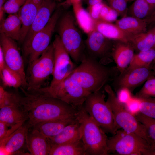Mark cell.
I'll return each mask as SVG.
<instances>
[{"instance_id":"6da1fadb","label":"cell","mask_w":155,"mask_h":155,"mask_svg":"<svg viewBox=\"0 0 155 155\" xmlns=\"http://www.w3.org/2000/svg\"><path fill=\"white\" fill-rule=\"evenodd\" d=\"M19 95V105L25 114L29 128L44 121L75 117L77 109L59 99L26 91Z\"/></svg>"},{"instance_id":"7a4b0ae2","label":"cell","mask_w":155,"mask_h":155,"mask_svg":"<svg viewBox=\"0 0 155 155\" xmlns=\"http://www.w3.org/2000/svg\"><path fill=\"white\" fill-rule=\"evenodd\" d=\"M114 69L86 55L67 77L90 93L100 90L115 75Z\"/></svg>"},{"instance_id":"3957f363","label":"cell","mask_w":155,"mask_h":155,"mask_svg":"<svg viewBox=\"0 0 155 155\" xmlns=\"http://www.w3.org/2000/svg\"><path fill=\"white\" fill-rule=\"evenodd\" d=\"M75 117L80 125L81 140L86 155H107L106 133L85 110L84 104L78 108Z\"/></svg>"},{"instance_id":"277c9868","label":"cell","mask_w":155,"mask_h":155,"mask_svg":"<svg viewBox=\"0 0 155 155\" xmlns=\"http://www.w3.org/2000/svg\"><path fill=\"white\" fill-rule=\"evenodd\" d=\"M57 26L58 35L73 61L80 63L86 55L84 42L71 12L65 13Z\"/></svg>"},{"instance_id":"5b68a950","label":"cell","mask_w":155,"mask_h":155,"mask_svg":"<svg viewBox=\"0 0 155 155\" xmlns=\"http://www.w3.org/2000/svg\"><path fill=\"white\" fill-rule=\"evenodd\" d=\"M104 89L107 94L106 102L111 110L119 128L134 133L150 144L152 140L149 137L144 126L119 100L111 86L106 84Z\"/></svg>"},{"instance_id":"8992f818","label":"cell","mask_w":155,"mask_h":155,"mask_svg":"<svg viewBox=\"0 0 155 155\" xmlns=\"http://www.w3.org/2000/svg\"><path fill=\"white\" fill-rule=\"evenodd\" d=\"M101 90L90 93L84 104L86 111L106 133L112 135L119 129Z\"/></svg>"},{"instance_id":"52a82bcc","label":"cell","mask_w":155,"mask_h":155,"mask_svg":"<svg viewBox=\"0 0 155 155\" xmlns=\"http://www.w3.org/2000/svg\"><path fill=\"white\" fill-rule=\"evenodd\" d=\"M108 152L121 155H144L150 147L149 143L136 134L118 129L113 135L108 138Z\"/></svg>"},{"instance_id":"ba28073f","label":"cell","mask_w":155,"mask_h":155,"mask_svg":"<svg viewBox=\"0 0 155 155\" xmlns=\"http://www.w3.org/2000/svg\"><path fill=\"white\" fill-rule=\"evenodd\" d=\"M54 65V49L53 43L41 55L28 65L26 74V90L32 92L41 88L50 75Z\"/></svg>"},{"instance_id":"9c48e42d","label":"cell","mask_w":155,"mask_h":155,"mask_svg":"<svg viewBox=\"0 0 155 155\" xmlns=\"http://www.w3.org/2000/svg\"><path fill=\"white\" fill-rule=\"evenodd\" d=\"M32 92L59 99L76 108L84 104L90 93L67 77L55 87H42Z\"/></svg>"},{"instance_id":"30bf717a","label":"cell","mask_w":155,"mask_h":155,"mask_svg":"<svg viewBox=\"0 0 155 155\" xmlns=\"http://www.w3.org/2000/svg\"><path fill=\"white\" fill-rule=\"evenodd\" d=\"M61 13L59 8L56 9L46 26L35 34L28 44L23 46V58L28 65L38 58L50 45Z\"/></svg>"},{"instance_id":"8fae6325","label":"cell","mask_w":155,"mask_h":155,"mask_svg":"<svg viewBox=\"0 0 155 155\" xmlns=\"http://www.w3.org/2000/svg\"><path fill=\"white\" fill-rule=\"evenodd\" d=\"M54 49V65L53 79L48 87H55L66 78L76 67V64L63 45L58 35L53 42Z\"/></svg>"},{"instance_id":"7c38bea8","label":"cell","mask_w":155,"mask_h":155,"mask_svg":"<svg viewBox=\"0 0 155 155\" xmlns=\"http://www.w3.org/2000/svg\"><path fill=\"white\" fill-rule=\"evenodd\" d=\"M112 40L94 30L88 34L84 42L86 55L106 65L111 61V57L114 45Z\"/></svg>"},{"instance_id":"4fadbf2b","label":"cell","mask_w":155,"mask_h":155,"mask_svg":"<svg viewBox=\"0 0 155 155\" xmlns=\"http://www.w3.org/2000/svg\"><path fill=\"white\" fill-rule=\"evenodd\" d=\"M15 40L0 33V42L4 54L6 65L21 77L24 85L27 86L26 73L24 68V62Z\"/></svg>"},{"instance_id":"5bb4252c","label":"cell","mask_w":155,"mask_h":155,"mask_svg":"<svg viewBox=\"0 0 155 155\" xmlns=\"http://www.w3.org/2000/svg\"><path fill=\"white\" fill-rule=\"evenodd\" d=\"M55 0H43L22 43L28 44L35 34L47 24L57 8Z\"/></svg>"},{"instance_id":"9a60e30c","label":"cell","mask_w":155,"mask_h":155,"mask_svg":"<svg viewBox=\"0 0 155 155\" xmlns=\"http://www.w3.org/2000/svg\"><path fill=\"white\" fill-rule=\"evenodd\" d=\"M43 0H27L18 13L22 22L20 42L23 43Z\"/></svg>"},{"instance_id":"2e32d148","label":"cell","mask_w":155,"mask_h":155,"mask_svg":"<svg viewBox=\"0 0 155 155\" xmlns=\"http://www.w3.org/2000/svg\"><path fill=\"white\" fill-rule=\"evenodd\" d=\"M119 42L114 43L112 57L121 75L129 65L135 54L134 49L129 43Z\"/></svg>"},{"instance_id":"e0dca14e","label":"cell","mask_w":155,"mask_h":155,"mask_svg":"<svg viewBox=\"0 0 155 155\" xmlns=\"http://www.w3.org/2000/svg\"><path fill=\"white\" fill-rule=\"evenodd\" d=\"M119 79V84L121 88L129 90L146 81L151 75L150 67H144L125 70Z\"/></svg>"},{"instance_id":"ac0fdd59","label":"cell","mask_w":155,"mask_h":155,"mask_svg":"<svg viewBox=\"0 0 155 155\" xmlns=\"http://www.w3.org/2000/svg\"><path fill=\"white\" fill-rule=\"evenodd\" d=\"M26 142L30 155L49 154L50 147L48 138L36 129L28 131Z\"/></svg>"},{"instance_id":"d6986e66","label":"cell","mask_w":155,"mask_h":155,"mask_svg":"<svg viewBox=\"0 0 155 155\" xmlns=\"http://www.w3.org/2000/svg\"><path fill=\"white\" fill-rule=\"evenodd\" d=\"M77 121L75 117L50 120L39 123L32 129H36L47 138H50L58 135L67 125Z\"/></svg>"},{"instance_id":"ffe728a7","label":"cell","mask_w":155,"mask_h":155,"mask_svg":"<svg viewBox=\"0 0 155 155\" xmlns=\"http://www.w3.org/2000/svg\"><path fill=\"white\" fill-rule=\"evenodd\" d=\"M29 127L27 123L17 129L2 144L0 149L8 154L17 152L23 146L28 133Z\"/></svg>"},{"instance_id":"44dd1931","label":"cell","mask_w":155,"mask_h":155,"mask_svg":"<svg viewBox=\"0 0 155 155\" xmlns=\"http://www.w3.org/2000/svg\"><path fill=\"white\" fill-rule=\"evenodd\" d=\"M81 126L78 121L66 126L56 136L48 138L50 146L71 142L81 140Z\"/></svg>"},{"instance_id":"7402d4cb","label":"cell","mask_w":155,"mask_h":155,"mask_svg":"<svg viewBox=\"0 0 155 155\" xmlns=\"http://www.w3.org/2000/svg\"><path fill=\"white\" fill-rule=\"evenodd\" d=\"M95 30L108 39L128 43L129 36L115 24L100 20H95Z\"/></svg>"},{"instance_id":"603a6c76","label":"cell","mask_w":155,"mask_h":155,"mask_svg":"<svg viewBox=\"0 0 155 155\" xmlns=\"http://www.w3.org/2000/svg\"><path fill=\"white\" fill-rule=\"evenodd\" d=\"M115 22V24L129 36L146 32L148 24L146 19L130 16L123 17Z\"/></svg>"},{"instance_id":"cb8c5ba5","label":"cell","mask_w":155,"mask_h":155,"mask_svg":"<svg viewBox=\"0 0 155 155\" xmlns=\"http://www.w3.org/2000/svg\"><path fill=\"white\" fill-rule=\"evenodd\" d=\"M22 26L21 20L18 13L9 14L0 21V33L19 42Z\"/></svg>"},{"instance_id":"d4e9b609","label":"cell","mask_w":155,"mask_h":155,"mask_svg":"<svg viewBox=\"0 0 155 155\" xmlns=\"http://www.w3.org/2000/svg\"><path fill=\"white\" fill-rule=\"evenodd\" d=\"M76 22L81 29L88 34L95 30V20L82 7L81 2H71Z\"/></svg>"},{"instance_id":"484cf974","label":"cell","mask_w":155,"mask_h":155,"mask_svg":"<svg viewBox=\"0 0 155 155\" xmlns=\"http://www.w3.org/2000/svg\"><path fill=\"white\" fill-rule=\"evenodd\" d=\"M0 121L11 127L27 119L22 109L18 106H7L0 108Z\"/></svg>"},{"instance_id":"4316f807","label":"cell","mask_w":155,"mask_h":155,"mask_svg":"<svg viewBox=\"0 0 155 155\" xmlns=\"http://www.w3.org/2000/svg\"><path fill=\"white\" fill-rule=\"evenodd\" d=\"M49 155H86L81 140L50 146Z\"/></svg>"},{"instance_id":"83f0119b","label":"cell","mask_w":155,"mask_h":155,"mask_svg":"<svg viewBox=\"0 0 155 155\" xmlns=\"http://www.w3.org/2000/svg\"><path fill=\"white\" fill-rule=\"evenodd\" d=\"M128 43L134 49L140 51L148 50L155 47L151 30L129 36Z\"/></svg>"},{"instance_id":"f1b7e54d","label":"cell","mask_w":155,"mask_h":155,"mask_svg":"<svg viewBox=\"0 0 155 155\" xmlns=\"http://www.w3.org/2000/svg\"><path fill=\"white\" fill-rule=\"evenodd\" d=\"M155 60V47L146 51H140L138 53L134 54L126 70L138 67H150Z\"/></svg>"},{"instance_id":"f546056e","label":"cell","mask_w":155,"mask_h":155,"mask_svg":"<svg viewBox=\"0 0 155 155\" xmlns=\"http://www.w3.org/2000/svg\"><path fill=\"white\" fill-rule=\"evenodd\" d=\"M152 11L146 0H135L128 9L127 13L130 16L143 19L148 18Z\"/></svg>"},{"instance_id":"4dcf8cb0","label":"cell","mask_w":155,"mask_h":155,"mask_svg":"<svg viewBox=\"0 0 155 155\" xmlns=\"http://www.w3.org/2000/svg\"><path fill=\"white\" fill-rule=\"evenodd\" d=\"M0 76L5 86L14 88H24V84L21 77L6 65L0 72Z\"/></svg>"},{"instance_id":"1f68e13d","label":"cell","mask_w":155,"mask_h":155,"mask_svg":"<svg viewBox=\"0 0 155 155\" xmlns=\"http://www.w3.org/2000/svg\"><path fill=\"white\" fill-rule=\"evenodd\" d=\"M137 98L139 100L140 112L147 117L155 119V98Z\"/></svg>"},{"instance_id":"d6a6232c","label":"cell","mask_w":155,"mask_h":155,"mask_svg":"<svg viewBox=\"0 0 155 155\" xmlns=\"http://www.w3.org/2000/svg\"><path fill=\"white\" fill-rule=\"evenodd\" d=\"M19 95L8 92L0 86V108L7 106H19Z\"/></svg>"},{"instance_id":"836d02e7","label":"cell","mask_w":155,"mask_h":155,"mask_svg":"<svg viewBox=\"0 0 155 155\" xmlns=\"http://www.w3.org/2000/svg\"><path fill=\"white\" fill-rule=\"evenodd\" d=\"M138 98H155V76L150 75L136 94Z\"/></svg>"},{"instance_id":"e575fe53","label":"cell","mask_w":155,"mask_h":155,"mask_svg":"<svg viewBox=\"0 0 155 155\" xmlns=\"http://www.w3.org/2000/svg\"><path fill=\"white\" fill-rule=\"evenodd\" d=\"M135 115L144 126L149 137L155 141V119L147 117L140 112Z\"/></svg>"},{"instance_id":"d590c367","label":"cell","mask_w":155,"mask_h":155,"mask_svg":"<svg viewBox=\"0 0 155 155\" xmlns=\"http://www.w3.org/2000/svg\"><path fill=\"white\" fill-rule=\"evenodd\" d=\"M27 0H7L3 6V13L9 14L17 13Z\"/></svg>"},{"instance_id":"8d00e7d4","label":"cell","mask_w":155,"mask_h":155,"mask_svg":"<svg viewBox=\"0 0 155 155\" xmlns=\"http://www.w3.org/2000/svg\"><path fill=\"white\" fill-rule=\"evenodd\" d=\"M109 6L122 17L127 13V0H106Z\"/></svg>"},{"instance_id":"74e56055","label":"cell","mask_w":155,"mask_h":155,"mask_svg":"<svg viewBox=\"0 0 155 155\" xmlns=\"http://www.w3.org/2000/svg\"><path fill=\"white\" fill-rule=\"evenodd\" d=\"M104 3L102 2L88 6V11L94 20H99L101 9Z\"/></svg>"},{"instance_id":"f35d334b","label":"cell","mask_w":155,"mask_h":155,"mask_svg":"<svg viewBox=\"0 0 155 155\" xmlns=\"http://www.w3.org/2000/svg\"><path fill=\"white\" fill-rule=\"evenodd\" d=\"M117 96L119 100L123 103H127L131 98L129 90L125 88H121Z\"/></svg>"},{"instance_id":"ab89813d","label":"cell","mask_w":155,"mask_h":155,"mask_svg":"<svg viewBox=\"0 0 155 155\" xmlns=\"http://www.w3.org/2000/svg\"><path fill=\"white\" fill-rule=\"evenodd\" d=\"M9 127L4 123L0 121V140H2L6 133Z\"/></svg>"},{"instance_id":"60d3db41","label":"cell","mask_w":155,"mask_h":155,"mask_svg":"<svg viewBox=\"0 0 155 155\" xmlns=\"http://www.w3.org/2000/svg\"><path fill=\"white\" fill-rule=\"evenodd\" d=\"M5 60L2 48L0 46V72L6 66Z\"/></svg>"},{"instance_id":"b9f144b4","label":"cell","mask_w":155,"mask_h":155,"mask_svg":"<svg viewBox=\"0 0 155 155\" xmlns=\"http://www.w3.org/2000/svg\"><path fill=\"white\" fill-rule=\"evenodd\" d=\"M145 155H155V141L152 140Z\"/></svg>"},{"instance_id":"7bdbcfd3","label":"cell","mask_w":155,"mask_h":155,"mask_svg":"<svg viewBox=\"0 0 155 155\" xmlns=\"http://www.w3.org/2000/svg\"><path fill=\"white\" fill-rule=\"evenodd\" d=\"M145 19L148 24L155 23V8L150 15Z\"/></svg>"},{"instance_id":"ee69618b","label":"cell","mask_w":155,"mask_h":155,"mask_svg":"<svg viewBox=\"0 0 155 155\" xmlns=\"http://www.w3.org/2000/svg\"><path fill=\"white\" fill-rule=\"evenodd\" d=\"M7 0H0V21L3 19V13L2 11L3 6Z\"/></svg>"},{"instance_id":"f6af8a7d","label":"cell","mask_w":155,"mask_h":155,"mask_svg":"<svg viewBox=\"0 0 155 155\" xmlns=\"http://www.w3.org/2000/svg\"><path fill=\"white\" fill-rule=\"evenodd\" d=\"M103 0H86L88 6L92 5L102 2Z\"/></svg>"},{"instance_id":"bcb514c9","label":"cell","mask_w":155,"mask_h":155,"mask_svg":"<svg viewBox=\"0 0 155 155\" xmlns=\"http://www.w3.org/2000/svg\"><path fill=\"white\" fill-rule=\"evenodd\" d=\"M153 11L155 8V0H146Z\"/></svg>"},{"instance_id":"7dc6e473","label":"cell","mask_w":155,"mask_h":155,"mask_svg":"<svg viewBox=\"0 0 155 155\" xmlns=\"http://www.w3.org/2000/svg\"><path fill=\"white\" fill-rule=\"evenodd\" d=\"M82 0H67L66 1L61 3L60 4V6H65L66 5L70 4L71 2L73 1H76L79 2H81Z\"/></svg>"},{"instance_id":"c3c4849f","label":"cell","mask_w":155,"mask_h":155,"mask_svg":"<svg viewBox=\"0 0 155 155\" xmlns=\"http://www.w3.org/2000/svg\"><path fill=\"white\" fill-rule=\"evenodd\" d=\"M151 30L152 34L154 45L155 47V26Z\"/></svg>"},{"instance_id":"681fc988","label":"cell","mask_w":155,"mask_h":155,"mask_svg":"<svg viewBox=\"0 0 155 155\" xmlns=\"http://www.w3.org/2000/svg\"><path fill=\"white\" fill-rule=\"evenodd\" d=\"M153 63V64L152 68L155 73V60L154 61Z\"/></svg>"},{"instance_id":"f907efd6","label":"cell","mask_w":155,"mask_h":155,"mask_svg":"<svg viewBox=\"0 0 155 155\" xmlns=\"http://www.w3.org/2000/svg\"><path fill=\"white\" fill-rule=\"evenodd\" d=\"M128 0V2H129V1H134L135 0Z\"/></svg>"},{"instance_id":"816d5d0a","label":"cell","mask_w":155,"mask_h":155,"mask_svg":"<svg viewBox=\"0 0 155 155\" xmlns=\"http://www.w3.org/2000/svg\"><path fill=\"white\" fill-rule=\"evenodd\" d=\"M56 1H60L61 0H55Z\"/></svg>"}]
</instances>
